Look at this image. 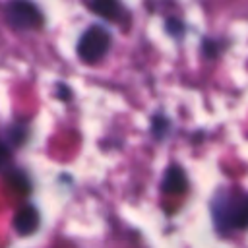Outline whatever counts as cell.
I'll list each match as a JSON object with an SVG mask.
<instances>
[{
  "label": "cell",
  "instance_id": "6da1fadb",
  "mask_svg": "<svg viewBox=\"0 0 248 248\" xmlns=\"http://www.w3.org/2000/svg\"><path fill=\"white\" fill-rule=\"evenodd\" d=\"M213 219L215 227L221 232H229L232 229L248 227V194L240 198H232L225 194L223 200H213Z\"/></svg>",
  "mask_w": 248,
  "mask_h": 248
},
{
  "label": "cell",
  "instance_id": "7a4b0ae2",
  "mask_svg": "<svg viewBox=\"0 0 248 248\" xmlns=\"http://www.w3.org/2000/svg\"><path fill=\"white\" fill-rule=\"evenodd\" d=\"M110 41H112V37H110V33L103 25H91V27H87L81 33V37L78 41V46H76L79 60H83L87 64L99 62L108 52Z\"/></svg>",
  "mask_w": 248,
  "mask_h": 248
},
{
  "label": "cell",
  "instance_id": "3957f363",
  "mask_svg": "<svg viewBox=\"0 0 248 248\" xmlns=\"http://www.w3.org/2000/svg\"><path fill=\"white\" fill-rule=\"evenodd\" d=\"M6 19L14 29H33L43 23V14L31 2H12L6 10Z\"/></svg>",
  "mask_w": 248,
  "mask_h": 248
},
{
  "label": "cell",
  "instance_id": "277c9868",
  "mask_svg": "<svg viewBox=\"0 0 248 248\" xmlns=\"http://www.w3.org/2000/svg\"><path fill=\"white\" fill-rule=\"evenodd\" d=\"M39 227V213L33 205H25L21 207L16 217H14V229L21 234V236H29L37 231Z\"/></svg>",
  "mask_w": 248,
  "mask_h": 248
},
{
  "label": "cell",
  "instance_id": "5b68a950",
  "mask_svg": "<svg viewBox=\"0 0 248 248\" xmlns=\"http://www.w3.org/2000/svg\"><path fill=\"white\" fill-rule=\"evenodd\" d=\"M161 188L167 194H184L188 188V178L180 167H169L161 180Z\"/></svg>",
  "mask_w": 248,
  "mask_h": 248
},
{
  "label": "cell",
  "instance_id": "8992f818",
  "mask_svg": "<svg viewBox=\"0 0 248 248\" xmlns=\"http://www.w3.org/2000/svg\"><path fill=\"white\" fill-rule=\"evenodd\" d=\"M95 14H99V16H103L105 19H108V21H120L126 14H124V8L120 6V4H116V2H108V0H99V2H89L87 4Z\"/></svg>",
  "mask_w": 248,
  "mask_h": 248
},
{
  "label": "cell",
  "instance_id": "52a82bcc",
  "mask_svg": "<svg viewBox=\"0 0 248 248\" xmlns=\"http://www.w3.org/2000/svg\"><path fill=\"white\" fill-rule=\"evenodd\" d=\"M165 25H167V31H169L172 37H180V35H182V29H184L182 21H178V19H167Z\"/></svg>",
  "mask_w": 248,
  "mask_h": 248
},
{
  "label": "cell",
  "instance_id": "ba28073f",
  "mask_svg": "<svg viewBox=\"0 0 248 248\" xmlns=\"http://www.w3.org/2000/svg\"><path fill=\"white\" fill-rule=\"evenodd\" d=\"M161 128H163V132H165V130L169 128V120H167L165 116H155V118H153V132L159 136V130H161Z\"/></svg>",
  "mask_w": 248,
  "mask_h": 248
},
{
  "label": "cell",
  "instance_id": "9c48e42d",
  "mask_svg": "<svg viewBox=\"0 0 248 248\" xmlns=\"http://www.w3.org/2000/svg\"><path fill=\"white\" fill-rule=\"evenodd\" d=\"M8 161H10V149H8L4 143H0V170L6 169Z\"/></svg>",
  "mask_w": 248,
  "mask_h": 248
}]
</instances>
